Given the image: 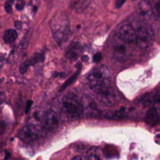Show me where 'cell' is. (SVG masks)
<instances>
[{
    "label": "cell",
    "instance_id": "23",
    "mask_svg": "<svg viewBox=\"0 0 160 160\" xmlns=\"http://www.w3.org/2000/svg\"><path fill=\"white\" fill-rule=\"evenodd\" d=\"M32 101L31 100H28L26 102V108H25V113L27 114L29 110H30V108L31 107V105L32 104Z\"/></svg>",
    "mask_w": 160,
    "mask_h": 160
},
{
    "label": "cell",
    "instance_id": "8",
    "mask_svg": "<svg viewBox=\"0 0 160 160\" xmlns=\"http://www.w3.org/2000/svg\"><path fill=\"white\" fill-rule=\"evenodd\" d=\"M59 118L56 112L53 110H48L44 112L41 121L42 127L47 130H52L58 127Z\"/></svg>",
    "mask_w": 160,
    "mask_h": 160
},
{
    "label": "cell",
    "instance_id": "24",
    "mask_svg": "<svg viewBox=\"0 0 160 160\" xmlns=\"http://www.w3.org/2000/svg\"><path fill=\"white\" fill-rule=\"evenodd\" d=\"M101 58H102L101 54L98 52V53H96V54H94V56H93V61L95 62H98L101 59Z\"/></svg>",
    "mask_w": 160,
    "mask_h": 160
},
{
    "label": "cell",
    "instance_id": "10",
    "mask_svg": "<svg viewBox=\"0 0 160 160\" xmlns=\"http://www.w3.org/2000/svg\"><path fill=\"white\" fill-rule=\"evenodd\" d=\"M155 104L152 106L146 113L145 117V122L147 124L153 126L156 125L159 119V98L157 97L155 99Z\"/></svg>",
    "mask_w": 160,
    "mask_h": 160
},
{
    "label": "cell",
    "instance_id": "28",
    "mask_svg": "<svg viewBox=\"0 0 160 160\" xmlns=\"http://www.w3.org/2000/svg\"><path fill=\"white\" fill-rule=\"evenodd\" d=\"M5 152H6V154H5L4 159H9L10 157H11V154H10L8 151H6Z\"/></svg>",
    "mask_w": 160,
    "mask_h": 160
},
{
    "label": "cell",
    "instance_id": "6",
    "mask_svg": "<svg viewBox=\"0 0 160 160\" xmlns=\"http://www.w3.org/2000/svg\"><path fill=\"white\" fill-rule=\"evenodd\" d=\"M97 99L101 103L112 106L116 102V95L112 88L109 86L103 87L95 91Z\"/></svg>",
    "mask_w": 160,
    "mask_h": 160
},
{
    "label": "cell",
    "instance_id": "4",
    "mask_svg": "<svg viewBox=\"0 0 160 160\" xmlns=\"http://www.w3.org/2000/svg\"><path fill=\"white\" fill-rule=\"evenodd\" d=\"M154 40V33L152 27L148 23L142 22L136 30L135 42L139 48L146 49L152 46Z\"/></svg>",
    "mask_w": 160,
    "mask_h": 160
},
{
    "label": "cell",
    "instance_id": "11",
    "mask_svg": "<svg viewBox=\"0 0 160 160\" xmlns=\"http://www.w3.org/2000/svg\"><path fill=\"white\" fill-rule=\"evenodd\" d=\"M43 59H44V55L42 54L38 53V54H34L32 57L24 61V62H22L19 68V72L21 74H24L26 72V71L28 70V68L30 66L36 64L37 62H39L40 61H42Z\"/></svg>",
    "mask_w": 160,
    "mask_h": 160
},
{
    "label": "cell",
    "instance_id": "29",
    "mask_svg": "<svg viewBox=\"0 0 160 160\" xmlns=\"http://www.w3.org/2000/svg\"><path fill=\"white\" fill-rule=\"evenodd\" d=\"M132 1H135V0H132Z\"/></svg>",
    "mask_w": 160,
    "mask_h": 160
},
{
    "label": "cell",
    "instance_id": "22",
    "mask_svg": "<svg viewBox=\"0 0 160 160\" xmlns=\"http://www.w3.org/2000/svg\"><path fill=\"white\" fill-rule=\"evenodd\" d=\"M6 128V124L3 121H0V135L2 134Z\"/></svg>",
    "mask_w": 160,
    "mask_h": 160
},
{
    "label": "cell",
    "instance_id": "19",
    "mask_svg": "<svg viewBox=\"0 0 160 160\" xmlns=\"http://www.w3.org/2000/svg\"><path fill=\"white\" fill-rule=\"evenodd\" d=\"M44 113L41 112L40 111H34L32 113V117L34 119H35L36 121L41 122L42 121V117H43Z\"/></svg>",
    "mask_w": 160,
    "mask_h": 160
},
{
    "label": "cell",
    "instance_id": "17",
    "mask_svg": "<svg viewBox=\"0 0 160 160\" xmlns=\"http://www.w3.org/2000/svg\"><path fill=\"white\" fill-rule=\"evenodd\" d=\"M31 36H32V31L31 30H29L26 34V35L24 36V38H22L21 43H20V46L23 48V49H26L28 44H29V42L30 41V39L31 38Z\"/></svg>",
    "mask_w": 160,
    "mask_h": 160
},
{
    "label": "cell",
    "instance_id": "27",
    "mask_svg": "<svg viewBox=\"0 0 160 160\" xmlns=\"http://www.w3.org/2000/svg\"><path fill=\"white\" fill-rule=\"evenodd\" d=\"M72 159H76V160H81V159H89L86 156H83V155H78L77 156H75L72 158Z\"/></svg>",
    "mask_w": 160,
    "mask_h": 160
},
{
    "label": "cell",
    "instance_id": "20",
    "mask_svg": "<svg viewBox=\"0 0 160 160\" xmlns=\"http://www.w3.org/2000/svg\"><path fill=\"white\" fill-rule=\"evenodd\" d=\"M14 0H7L4 4L5 11L7 13L11 14L12 13V5L14 3Z\"/></svg>",
    "mask_w": 160,
    "mask_h": 160
},
{
    "label": "cell",
    "instance_id": "3",
    "mask_svg": "<svg viewBox=\"0 0 160 160\" xmlns=\"http://www.w3.org/2000/svg\"><path fill=\"white\" fill-rule=\"evenodd\" d=\"M62 109L66 116L76 119L81 116L84 107L77 96L74 94H67L62 99Z\"/></svg>",
    "mask_w": 160,
    "mask_h": 160
},
{
    "label": "cell",
    "instance_id": "2",
    "mask_svg": "<svg viewBox=\"0 0 160 160\" xmlns=\"http://www.w3.org/2000/svg\"><path fill=\"white\" fill-rule=\"evenodd\" d=\"M111 72L106 65H101L94 68L88 76V84L94 91L109 86Z\"/></svg>",
    "mask_w": 160,
    "mask_h": 160
},
{
    "label": "cell",
    "instance_id": "16",
    "mask_svg": "<svg viewBox=\"0 0 160 160\" xmlns=\"http://www.w3.org/2000/svg\"><path fill=\"white\" fill-rule=\"evenodd\" d=\"M86 156L89 159H100L99 157V152L97 148L93 147L91 149H89L87 153Z\"/></svg>",
    "mask_w": 160,
    "mask_h": 160
},
{
    "label": "cell",
    "instance_id": "26",
    "mask_svg": "<svg viewBox=\"0 0 160 160\" xmlns=\"http://www.w3.org/2000/svg\"><path fill=\"white\" fill-rule=\"evenodd\" d=\"M14 25L15 28L17 29H18V30H21L22 29V22H21L19 21H14Z\"/></svg>",
    "mask_w": 160,
    "mask_h": 160
},
{
    "label": "cell",
    "instance_id": "13",
    "mask_svg": "<svg viewBox=\"0 0 160 160\" xmlns=\"http://www.w3.org/2000/svg\"><path fill=\"white\" fill-rule=\"evenodd\" d=\"M81 52V48L78 42H74L69 46L66 52V56L70 60H74L78 58Z\"/></svg>",
    "mask_w": 160,
    "mask_h": 160
},
{
    "label": "cell",
    "instance_id": "9",
    "mask_svg": "<svg viewBox=\"0 0 160 160\" xmlns=\"http://www.w3.org/2000/svg\"><path fill=\"white\" fill-rule=\"evenodd\" d=\"M121 38L128 43L135 42L136 41V29L134 28L128 23L124 24L120 26L117 33Z\"/></svg>",
    "mask_w": 160,
    "mask_h": 160
},
{
    "label": "cell",
    "instance_id": "1",
    "mask_svg": "<svg viewBox=\"0 0 160 160\" xmlns=\"http://www.w3.org/2000/svg\"><path fill=\"white\" fill-rule=\"evenodd\" d=\"M49 24L55 41L59 46H62L71 34L68 17L63 12H58L51 18Z\"/></svg>",
    "mask_w": 160,
    "mask_h": 160
},
{
    "label": "cell",
    "instance_id": "12",
    "mask_svg": "<svg viewBox=\"0 0 160 160\" xmlns=\"http://www.w3.org/2000/svg\"><path fill=\"white\" fill-rule=\"evenodd\" d=\"M138 10L139 15L144 19H148L152 15V8L147 0H142L139 3Z\"/></svg>",
    "mask_w": 160,
    "mask_h": 160
},
{
    "label": "cell",
    "instance_id": "5",
    "mask_svg": "<svg viewBox=\"0 0 160 160\" xmlns=\"http://www.w3.org/2000/svg\"><path fill=\"white\" fill-rule=\"evenodd\" d=\"M129 44L121 38L118 34L114 35L112 39L113 54L118 60L122 61L128 58L130 54Z\"/></svg>",
    "mask_w": 160,
    "mask_h": 160
},
{
    "label": "cell",
    "instance_id": "21",
    "mask_svg": "<svg viewBox=\"0 0 160 160\" xmlns=\"http://www.w3.org/2000/svg\"><path fill=\"white\" fill-rule=\"evenodd\" d=\"M25 1L24 0H17L16 4L15 5L16 8L18 11H21L24 9L25 6Z\"/></svg>",
    "mask_w": 160,
    "mask_h": 160
},
{
    "label": "cell",
    "instance_id": "25",
    "mask_svg": "<svg viewBox=\"0 0 160 160\" xmlns=\"http://www.w3.org/2000/svg\"><path fill=\"white\" fill-rule=\"evenodd\" d=\"M126 0H116L115 2V8H121L123 4L125 2Z\"/></svg>",
    "mask_w": 160,
    "mask_h": 160
},
{
    "label": "cell",
    "instance_id": "18",
    "mask_svg": "<svg viewBox=\"0 0 160 160\" xmlns=\"http://www.w3.org/2000/svg\"><path fill=\"white\" fill-rule=\"evenodd\" d=\"M159 5H160L159 0H158V1L155 3L154 7L152 8V15H153L154 19L156 21L159 20V12H160Z\"/></svg>",
    "mask_w": 160,
    "mask_h": 160
},
{
    "label": "cell",
    "instance_id": "7",
    "mask_svg": "<svg viewBox=\"0 0 160 160\" xmlns=\"http://www.w3.org/2000/svg\"><path fill=\"white\" fill-rule=\"evenodd\" d=\"M39 134L38 128L33 124L24 126L18 134V138L26 143L31 142L36 139Z\"/></svg>",
    "mask_w": 160,
    "mask_h": 160
},
{
    "label": "cell",
    "instance_id": "15",
    "mask_svg": "<svg viewBox=\"0 0 160 160\" xmlns=\"http://www.w3.org/2000/svg\"><path fill=\"white\" fill-rule=\"evenodd\" d=\"M81 65V64H80ZM79 65V68H78L77 71L76 73H74L72 76H71L69 78H68L67 79V81L64 83V84L61 86V88L59 89V91H63L65 89H66L69 86H70L71 84H72L76 79L78 74H79L80 71H81V66Z\"/></svg>",
    "mask_w": 160,
    "mask_h": 160
},
{
    "label": "cell",
    "instance_id": "14",
    "mask_svg": "<svg viewBox=\"0 0 160 160\" xmlns=\"http://www.w3.org/2000/svg\"><path fill=\"white\" fill-rule=\"evenodd\" d=\"M18 37V33L15 29H8L5 31L2 39L5 43L9 44L14 42Z\"/></svg>",
    "mask_w": 160,
    "mask_h": 160
}]
</instances>
